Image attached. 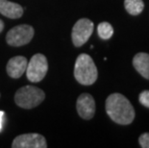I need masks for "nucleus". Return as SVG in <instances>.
<instances>
[{"label": "nucleus", "mask_w": 149, "mask_h": 148, "mask_svg": "<svg viewBox=\"0 0 149 148\" xmlns=\"http://www.w3.org/2000/svg\"><path fill=\"white\" fill-rule=\"evenodd\" d=\"M106 112L110 118L120 125H128L135 118V110L124 95L113 93L106 100Z\"/></svg>", "instance_id": "nucleus-1"}, {"label": "nucleus", "mask_w": 149, "mask_h": 148, "mask_svg": "<svg viewBox=\"0 0 149 148\" xmlns=\"http://www.w3.org/2000/svg\"><path fill=\"white\" fill-rule=\"evenodd\" d=\"M74 77L84 86L93 85L97 80L98 71L93 58L88 54H80L74 65Z\"/></svg>", "instance_id": "nucleus-2"}, {"label": "nucleus", "mask_w": 149, "mask_h": 148, "mask_svg": "<svg viewBox=\"0 0 149 148\" xmlns=\"http://www.w3.org/2000/svg\"><path fill=\"white\" fill-rule=\"evenodd\" d=\"M44 98L45 93L42 90L34 86H25L18 90L15 94V102L23 109H32L40 105Z\"/></svg>", "instance_id": "nucleus-3"}, {"label": "nucleus", "mask_w": 149, "mask_h": 148, "mask_svg": "<svg viewBox=\"0 0 149 148\" xmlns=\"http://www.w3.org/2000/svg\"><path fill=\"white\" fill-rule=\"evenodd\" d=\"M48 70V63L47 59L42 54H35L31 58L30 62L27 64L26 76L28 80L32 83H38L42 81Z\"/></svg>", "instance_id": "nucleus-4"}, {"label": "nucleus", "mask_w": 149, "mask_h": 148, "mask_svg": "<svg viewBox=\"0 0 149 148\" xmlns=\"http://www.w3.org/2000/svg\"><path fill=\"white\" fill-rule=\"evenodd\" d=\"M34 37V29L27 24L17 25L9 31L6 42L12 46H21L29 43Z\"/></svg>", "instance_id": "nucleus-5"}, {"label": "nucleus", "mask_w": 149, "mask_h": 148, "mask_svg": "<svg viewBox=\"0 0 149 148\" xmlns=\"http://www.w3.org/2000/svg\"><path fill=\"white\" fill-rule=\"evenodd\" d=\"M93 32V22L88 18H81L76 21L72 28V42L76 47L85 44Z\"/></svg>", "instance_id": "nucleus-6"}, {"label": "nucleus", "mask_w": 149, "mask_h": 148, "mask_svg": "<svg viewBox=\"0 0 149 148\" xmlns=\"http://www.w3.org/2000/svg\"><path fill=\"white\" fill-rule=\"evenodd\" d=\"M13 148H46L45 138L40 134L19 135L13 140Z\"/></svg>", "instance_id": "nucleus-7"}, {"label": "nucleus", "mask_w": 149, "mask_h": 148, "mask_svg": "<svg viewBox=\"0 0 149 148\" xmlns=\"http://www.w3.org/2000/svg\"><path fill=\"white\" fill-rule=\"evenodd\" d=\"M76 109L79 115L84 119H91L95 114V101L88 93H83L78 97Z\"/></svg>", "instance_id": "nucleus-8"}, {"label": "nucleus", "mask_w": 149, "mask_h": 148, "mask_svg": "<svg viewBox=\"0 0 149 148\" xmlns=\"http://www.w3.org/2000/svg\"><path fill=\"white\" fill-rule=\"evenodd\" d=\"M27 64V59L22 57V56H15V57L12 58L8 62L7 67H6L8 75L12 78H15V79L21 77L24 72L26 71Z\"/></svg>", "instance_id": "nucleus-9"}, {"label": "nucleus", "mask_w": 149, "mask_h": 148, "mask_svg": "<svg viewBox=\"0 0 149 148\" xmlns=\"http://www.w3.org/2000/svg\"><path fill=\"white\" fill-rule=\"evenodd\" d=\"M0 14L9 18H19L23 14V9L17 4L8 0H0Z\"/></svg>", "instance_id": "nucleus-10"}, {"label": "nucleus", "mask_w": 149, "mask_h": 148, "mask_svg": "<svg viewBox=\"0 0 149 148\" xmlns=\"http://www.w3.org/2000/svg\"><path fill=\"white\" fill-rule=\"evenodd\" d=\"M133 65L142 77L149 80V54L138 53L133 59Z\"/></svg>", "instance_id": "nucleus-11"}, {"label": "nucleus", "mask_w": 149, "mask_h": 148, "mask_svg": "<svg viewBox=\"0 0 149 148\" xmlns=\"http://www.w3.org/2000/svg\"><path fill=\"white\" fill-rule=\"evenodd\" d=\"M124 7L128 14L132 15H138L143 11L144 3L142 0H125Z\"/></svg>", "instance_id": "nucleus-12"}, {"label": "nucleus", "mask_w": 149, "mask_h": 148, "mask_svg": "<svg viewBox=\"0 0 149 148\" xmlns=\"http://www.w3.org/2000/svg\"><path fill=\"white\" fill-rule=\"evenodd\" d=\"M97 33L102 40H109L113 35V28L109 22H101L97 27Z\"/></svg>", "instance_id": "nucleus-13"}, {"label": "nucleus", "mask_w": 149, "mask_h": 148, "mask_svg": "<svg viewBox=\"0 0 149 148\" xmlns=\"http://www.w3.org/2000/svg\"><path fill=\"white\" fill-rule=\"evenodd\" d=\"M139 101L142 106L149 108V90H143L139 93Z\"/></svg>", "instance_id": "nucleus-14"}, {"label": "nucleus", "mask_w": 149, "mask_h": 148, "mask_svg": "<svg viewBox=\"0 0 149 148\" xmlns=\"http://www.w3.org/2000/svg\"><path fill=\"white\" fill-rule=\"evenodd\" d=\"M139 143L142 148H149V133H144L139 138Z\"/></svg>", "instance_id": "nucleus-15"}, {"label": "nucleus", "mask_w": 149, "mask_h": 148, "mask_svg": "<svg viewBox=\"0 0 149 148\" xmlns=\"http://www.w3.org/2000/svg\"><path fill=\"white\" fill-rule=\"evenodd\" d=\"M4 121H5V113L3 111H0V132H1L3 129Z\"/></svg>", "instance_id": "nucleus-16"}, {"label": "nucleus", "mask_w": 149, "mask_h": 148, "mask_svg": "<svg viewBox=\"0 0 149 148\" xmlns=\"http://www.w3.org/2000/svg\"><path fill=\"white\" fill-rule=\"evenodd\" d=\"M3 29H4V23H3V21L0 19V33L2 32Z\"/></svg>", "instance_id": "nucleus-17"}]
</instances>
